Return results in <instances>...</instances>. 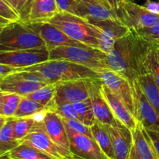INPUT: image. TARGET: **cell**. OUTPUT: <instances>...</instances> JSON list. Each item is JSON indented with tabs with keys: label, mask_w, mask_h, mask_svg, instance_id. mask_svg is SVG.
I'll use <instances>...</instances> for the list:
<instances>
[{
	"label": "cell",
	"mask_w": 159,
	"mask_h": 159,
	"mask_svg": "<svg viewBox=\"0 0 159 159\" xmlns=\"http://www.w3.org/2000/svg\"><path fill=\"white\" fill-rule=\"evenodd\" d=\"M153 50V44L130 29L107 54V63L110 69L127 78L132 84L140 75L147 73L146 61Z\"/></svg>",
	"instance_id": "1"
},
{
	"label": "cell",
	"mask_w": 159,
	"mask_h": 159,
	"mask_svg": "<svg viewBox=\"0 0 159 159\" xmlns=\"http://www.w3.org/2000/svg\"><path fill=\"white\" fill-rule=\"evenodd\" d=\"M16 71L36 73L48 84L74 79H99L97 73L91 68L65 60H48L34 66L16 68Z\"/></svg>",
	"instance_id": "2"
},
{
	"label": "cell",
	"mask_w": 159,
	"mask_h": 159,
	"mask_svg": "<svg viewBox=\"0 0 159 159\" xmlns=\"http://www.w3.org/2000/svg\"><path fill=\"white\" fill-rule=\"evenodd\" d=\"M49 22L71 38L86 46L99 49L100 30L83 17L59 12Z\"/></svg>",
	"instance_id": "3"
},
{
	"label": "cell",
	"mask_w": 159,
	"mask_h": 159,
	"mask_svg": "<svg viewBox=\"0 0 159 159\" xmlns=\"http://www.w3.org/2000/svg\"><path fill=\"white\" fill-rule=\"evenodd\" d=\"M42 47H46L44 40L21 20L0 28V51H18Z\"/></svg>",
	"instance_id": "4"
},
{
	"label": "cell",
	"mask_w": 159,
	"mask_h": 159,
	"mask_svg": "<svg viewBox=\"0 0 159 159\" xmlns=\"http://www.w3.org/2000/svg\"><path fill=\"white\" fill-rule=\"evenodd\" d=\"M49 60H65L83 65L93 71L110 68L107 54L89 46H60L50 50Z\"/></svg>",
	"instance_id": "5"
},
{
	"label": "cell",
	"mask_w": 159,
	"mask_h": 159,
	"mask_svg": "<svg viewBox=\"0 0 159 159\" xmlns=\"http://www.w3.org/2000/svg\"><path fill=\"white\" fill-rule=\"evenodd\" d=\"M47 84L36 73L16 71L0 80V91L26 96Z\"/></svg>",
	"instance_id": "6"
},
{
	"label": "cell",
	"mask_w": 159,
	"mask_h": 159,
	"mask_svg": "<svg viewBox=\"0 0 159 159\" xmlns=\"http://www.w3.org/2000/svg\"><path fill=\"white\" fill-rule=\"evenodd\" d=\"M120 20L130 29H141L159 23V14L148 10L133 1L120 5L117 12Z\"/></svg>",
	"instance_id": "7"
},
{
	"label": "cell",
	"mask_w": 159,
	"mask_h": 159,
	"mask_svg": "<svg viewBox=\"0 0 159 159\" xmlns=\"http://www.w3.org/2000/svg\"><path fill=\"white\" fill-rule=\"evenodd\" d=\"M95 71L101 82L126 104L134 116L133 89L130 81L110 68H101Z\"/></svg>",
	"instance_id": "8"
},
{
	"label": "cell",
	"mask_w": 159,
	"mask_h": 159,
	"mask_svg": "<svg viewBox=\"0 0 159 159\" xmlns=\"http://www.w3.org/2000/svg\"><path fill=\"white\" fill-rule=\"evenodd\" d=\"M49 59L50 51L47 47L0 51V64L10 65L16 68L34 66Z\"/></svg>",
	"instance_id": "9"
},
{
	"label": "cell",
	"mask_w": 159,
	"mask_h": 159,
	"mask_svg": "<svg viewBox=\"0 0 159 159\" xmlns=\"http://www.w3.org/2000/svg\"><path fill=\"white\" fill-rule=\"evenodd\" d=\"M89 79H74L57 83V89L54 99L48 110L62 102L71 103L81 102L89 98Z\"/></svg>",
	"instance_id": "10"
},
{
	"label": "cell",
	"mask_w": 159,
	"mask_h": 159,
	"mask_svg": "<svg viewBox=\"0 0 159 159\" xmlns=\"http://www.w3.org/2000/svg\"><path fill=\"white\" fill-rule=\"evenodd\" d=\"M134 103V116L147 130L159 131V114L143 93L138 81L131 84Z\"/></svg>",
	"instance_id": "11"
},
{
	"label": "cell",
	"mask_w": 159,
	"mask_h": 159,
	"mask_svg": "<svg viewBox=\"0 0 159 159\" xmlns=\"http://www.w3.org/2000/svg\"><path fill=\"white\" fill-rule=\"evenodd\" d=\"M102 82L99 79H89V98L95 117L105 125L124 126L116 118L102 90Z\"/></svg>",
	"instance_id": "12"
},
{
	"label": "cell",
	"mask_w": 159,
	"mask_h": 159,
	"mask_svg": "<svg viewBox=\"0 0 159 159\" xmlns=\"http://www.w3.org/2000/svg\"><path fill=\"white\" fill-rule=\"evenodd\" d=\"M25 23L40 36V37L44 40L46 47L49 51L60 46H86L84 43L68 37L50 22Z\"/></svg>",
	"instance_id": "13"
},
{
	"label": "cell",
	"mask_w": 159,
	"mask_h": 159,
	"mask_svg": "<svg viewBox=\"0 0 159 159\" xmlns=\"http://www.w3.org/2000/svg\"><path fill=\"white\" fill-rule=\"evenodd\" d=\"M34 146L55 159H67L71 155L52 141L43 128V123H37L33 130L20 141Z\"/></svg>",
	"instance_id": "14"
},
{
	"label": "cell",
	"mask_w": 159,
	"mask_h": 159,
	"mask_svg": "<svg viewBox=\"0 0 159 159\" xmlns=\"http://www.w3.org/2000/svg\"><path fill=\"white\" fill-rule=\"evenodd\" d=\"M70 142V150L75 155L85 159H109L93 138L77 133L65 127Z\"/></svg>",
	"instance_id": "15"
},
{
	"label": "cell",
	"mask_w": 159,
	"mask_h": 159,
	"mask_svg": "<svg viewBox=\"0 0 159 159\" xmlns=\"http://www.w3.org/2000/svg\"><path fill=\"white\" fill-rule=\"evenodd\" d=\"M60 12L55 0H28L20 13L23 23L49 22Z\"/></svg>",
	"instance_id": "16"
},
{
	"label": "cell",
	"mask_w": 159,
	"mask_h": 159,
	"mask_svg": "<svg viewBox=\"0 0 159 159\" xmlns=\"http://www.w3.org/2000/svg\"><path fill=\"white\" fill-rule=\"evenodd\" d=\"M77 2V15L91 23L120 20L117 12L97 0H78Z\"/></svg>",
	"instance_id": "17"
},
{
	"label": "cell",
	"mask_w": 159,
	"mask_h": 159,
	"mask_svg": "<svg viewBox=\"0 0 159 159\" xmlns=\"http://www.w3.org/2000/svg\"><path fill=\"white\" fill-rule=\"evenodd\" d=\"M93 24L96 25L100 30L99 50L106 54H108L111 51L118 39L124 37L130 30L120 20L96 22Z\"/></svg>",
	"instance_id": "18"
},
{
	"label": "cell",
	"mask_w": 159,
	"mask_h": 159,
	"mask_svg": "<svg viewBox=\"0 0 159 159\" xmlns=\"http://www.w3.org/2000/svg\"><path fill=\"white\" fill-rule=\"evenodd\" d=\"M43 126L52 141L66 153L71 155L69 139L62 116L55 112L48 110L43 120Z\"/></svg>",
	"instance_id": "19"
},
{
	"label": "cell",
	"mask_w": 159,
	"mask_h": 159,
	"mask_svg": "<svg viewBox=\"0 0 159 159\" xmlns=\"http://www.w3.org/2000/svg\"><path fill=\"white\" fill-rule=\"evenodd\" d=\"M102 90L112 112L116 119L131 132L134 130L138 127V122L126 104L111 90L109 89L103 83L102 85Z\"/></svg>",
	"instance_id": "20"
},
{
	"label": "cell",
	"mask_w": 159,
	"mask_h": 159,
	"mask_svg": "<svg viewBox=\"0 0 159 159\" xmlns=\"http://www.w3.org/2000/svg\"><path fill=\"white\" fill-rule=\"evenodd\" d=\"M114 151L115 159H130L133 148L132 132L125 126L107 125Z\"/></svg>",
	"instance_id": "21"
},
{
	"label": "cell",
	"mask_w": 159,
	"mask_h": 159,
	"mask_svg": "<svg viewBox=\"0 0 159 159\" xmlns=\"http://www.w3.org/2000/svg\"><path fill=\"white\" fill-rule=\"evenodd\" d=\"M133 144L138 156L141 159H159L153 143L145 128L138 124L132 131Z\"/></svg>",
	"instance_id": "22"
},
{
	"label": "cell",
	"mask_w": 159,
	"mask_h": 159,
	"mask_svg": "<svg viewBox=\"0 0 159 159\" xmlns=\"http://www.w3.org/2000/svg\"><path fill=\"white\" fill-rule=\"evenodd\" d=\"M91 130L95 141H96L106 156L109 159H115L111 135L109 131L107 125L101 124L97 121L96 124L92 126Z\"/></svg>",
	"instance_id": "23"
},
{
	"label": "cell",
	"mask_w": 159,
	"mask_h": 159,
	"mask_svg": "<svg viewBox=\"0 0 159 159\" xmlns=\"http://www.w3.org/2000/svg\"><path fill=\"white\" fill-rule=\"evenodd\" d=\"M16 118L6 117L4 124L0 126V156L6 155L19 145L20 142L14 138V124Z\"/></svg>",
	"instance_id": "24"
},
{
	"label": "cell",
	"mask_w": 159,
	"mask_h": 159,
	"mask_svg": "<svg viewBox=\"0 0 159 159\" xmlns=\"http://www.w3.org/2000/svg\"><path fill=\"white\" fill-rule=\"evenodd\" d=\"M138 82L148 100L159 114V87L150 73L147 72L138 77Z\"/></svg>",
	"instance_id": "25"
},
{
	"label": "cell",
	"mask_w": 159,
	"mask_h": 159,
	"mask_svg": "<svg viewBox=\"0 0 159 159\" xmlns=\"http://www.w3.org/2000/svg\"><path fill=\"white\" fill-rule=\"evenodd\" d=\"M6 155L12 159H55L34 146L24 142H21Z\"/></svg>",
	"instance_id": "26"
},
{
	"label": "cell",
	"mask_w": 159,
	"mask_h": 159,
	"mask_svg": "<svg viewBox=\"0 0 159 159\" xmlns=\"http://www.w3.org/2000/svg\"><path fill=\"white\" fill-rule=\"evenodd\" d=\"M23 97L16 93L0 91V116H14Z\"/></svg>",
	"instance_id": "27"
},
{
	"label": "cell",
	"mask_w": 159,
	"mask_h": 159,
	"mask_svg": "<svg viewBox=\"0 0 159 159\" xmlns=\"http://www.w3.org/2000/svg\"><path fill=\"white\" fill-rule=\"evenodd\" d=\"M56 89H57V83L47 84L44 86L30 93L25 97L30 98V99L39 102L43 107H46V109L48 110V107L51 105L54 99Z\"/></svg>",
	"instance_id": "28"
},
{
	"label": "cell",
	"mask_w": 159,
	"mask_h": 159,
	"mask_svg": "<svg viewBox=\"0 0 159 159\" xmlns=\"http://www.w3.org/2000/svg\"><path fill=\"white\" fill-rule=\"evenodd\" d=\"M44 110H47V109L43 105L30 99V98L23 96L22 98L21 102L19 105L16 112L14 115V117L20 118L32 116L35 113Z\"/></svg>",
	"instance_id": "29"
},
{
	"label": "cell",
	"mask_w": 159,
	"mask_h": 159,
	"mask_svg": "<svg viewBox=\"0 0 159 159\" xmlns=\"http://www.w3.org/2000/svg\"><path fill=\"white\" fill-rule=\"evenodd\" d=\"M73 104H74L75 108L79 114L80 120L83 124L91 127L93 124L97 122L96 117H95L94 113H93L90 98Z\"/></svg>",
	"instance_id": "30"
},
{
	"label": "cell",
	"mask_w": 159,
	"mask_h": 159,
	"mask_svg": "<svg viewBox=\"0 0 159 159\" xmlns=\"http://www.w3.org/2000/svg\"><path fill=\"white\" fill-rule=\"evenodd\" d=\"M20 20V12L6 1L0 0V28Z\"/></svg>",
	"instance_id": "31"
},
{
	"label": "cell",
	"mask_w": 159,
	"mask_h": 159,
	"mask_svg": "<svg viewBox=\"0 0 159 159\" xmlns=\"http://www.w3.org/2000/svg\"><path fill=\"white\" fill-rule=\"evenodd\" d=\"M36 124L32 116L16 118L14 124V138L20 142L33 130Z\"/></svg>",
	"instance_id": "32"
},
{
	"label": "cell",
	"mask_w": 159,
	"mask_h": 159,
	"mask_svg": "<svg viewBox=\"0 0 159 159\" xmlns=\"http://www.w3.org/2000/svg\"><path fill=\"white\" fill-rule=\"evenodd\" d=\"M50 111H53L57 113L63 118L66 119H74L80 120L79 114L75 108L74 104L69 102H62L57 106H54Z\"/></svg>",
	"instance_id": "33"
},
{
	"label": "cell",
	"mask_w": 159,
	"mask_h": 159,
	"mask_svg": "<svg viewBox=\"0 0 159 159\" xmlns=\"http://www.w3.org/2000/svg\"><path fill=\"white\" fill-rule=\"evenodd\" d=\"M135 30L143 38L145 39L147 41L153 44L154 46L159 45V23L153 25V26H148V27Z\"/></svg>",
	"instance_id": "34"
},
{
	"label": "cell",
	"mask_w": 159,
	"mask_h": 159,
	"mask_svg": "<svg viewBox=\"0 0 159 159\" xmlns=\"http://www.w3.org/2000/svg\"><path fill=\"white\" fill-rule=\"evenodd\" d=\"M62 120H63V123L66 127L71 129L77 133L83 134L88 135L91 138H93V134H92L91 127L85 125L81 120L74 119H66V118L63 117H62Z\"/></svg>",
	"instance_id": "35"
},
{
	"label": "cell",
	"mask_w": 159,
	"mask_h": 159,
	"mask_svg": "<svg viewBox=\"0 0 159 159\" xmlns=\"http://www.w3.org/2000/svg\"><path fill=\"white\" fill-rule=\"evenodd\" d=\"M146 70L147 72L150 73L153 76L154 79L159 87V63L154 50L149 54L146 61Z\"/></svg>",
	"instance_id": "36"
},
{
	"label": "cell",
	"mask_w": 159,
	"mask_h": 159,
	"mask_svg": "<svg viewBox=\"0 0 159 159\" xmlns=\"http://www.w3.org/2000/svg\"><path fill=\"white\" fill-rule=\"evenodd\" d=\"M59 11L77 15V0H55Z\"/></svg>",
	"instance_id": "37"
},
{
	"label": "cell",
	"mask_w": 159,
	"mask_h": 159,
	"mask_svg": "<svg viewBox=\"0 0 159 159\" xmlns=\"http://www.w3.org/2000/svg\"><path fill=\"white\" fill-rule=\"evenodd\" d=\"M147 133L148 134L149 137H150L151 140H152V143H153L155 148L156 150L157 155H158L159 158V131L157 130H147L145 129Z\"/></svg>",
	"instance_id": "38"
},
{
	"label": "cell",
	"mask_w": 159,
	"mask_h": 159,
	"mask_svg": "<svg viewBox=\"0 0 159 159\" xmlns=\"http://www.w3.org/2000/svg\"><path fill=\"white\" fill-rule=\"evenodd\" d=\"M14 72H16V68L5 64H0V80Z\"/></svg>",
	"instance_id": "39"
},
{
	"label": "cell",
	"mask_w": 159,
	"mask_h": 159,
	"mask_svg": "<svg viewBox=\"0 0 159 159\" xmlns=\"http://www.w3.org/2000/svg\"><path fill=\"white\" fill-rule=\"evenodd\" d=\"M4 1H6V2L11 5L20 14L22 11H23V9H24L28 0H4Z\"/></svg>",
	"instance_id": "40"
},
{
	"label": "cell",
	"mask_w": 159,
	"mask_h": 159,
	"mask_svg": "<svg viewBox=\"0 0 159 159\" xmlns=\"http://www.w3.org/2000/svg\"><path fill=\"white\" fill-rule=\"evenodd\" d=\"M144 6L150 12L155 14H159V2H155L153 0H146Z\"/></svg>",
	"instance_id": "41"
},
{
	"label": "cell",
	"mask_w": 159,
	"mask_h": 159,
	"mask_svg": "<svg viewBox=\"0 0 159 159\" xmlns=\"http://www.w3.org/2000/svg\"><path fill=\"white\" fill-rule=\"evenodd\" d=\"M108 1L109 5L110 6V7L115 11V12H117L118 9H119V4H118V0H107Z\"/></svg>",
	"instance_id": "42"
},
{
	"label": "cell",
	"mask_w": 159,
	"mask_h": 159,
	"mask_svg": "<svg viewBox=\"0 0 159 159\" xmlns=\"http://www.w3.org/2000/svg\"><path fill=\"white\" fill-rule=\"evenodd\" d=\"M130 159H141L139 156H138V154H137L136 151H135L134 148V144H133V148H132L131 149V152H130Z\"/></svg>",
	"instance_id": "43"
},
{
	"label": "cell",
	"mask_w": 159,
	"mask_h": 159,
	"mask_svg": "<svg viewBox=\"0 0 159 159\" xmlns=\"http://www.w3.org/2000/svg\"><path fill=\"white\" fill-rule=\"evenodd\" d=\"M154 51H155V56H156L157 60H158L159 63V45H155V46H154Z\"/></svg>",
	"instance_id": "44"
},
{
	"label": "cell",
	"mask_w": 159,
	"mask_h": 159,
	"mask_svg": "<svg viewBox=\"0 0 159 159\" xmlns=\"http://www.w3.org/2000/svg\"><path fill=\"white\" fill-rule=\"evenodd\" d=\"M67 159H85V158H82V157H79V156H78V155H75V154H71V156H69L68 157V158Z\"/></svg>",
	"instance_id": "45"
},
{
	"label": "cell",
	"mask_w": 159,
	"mask_h": 159,
	"mask_svg": "<svg viewBox=\"0 0 159 159\" xmlns=\"http://www.w3.org/2000/svg\"><path fill=\"white\" fill-rule=\"evenodd\" d=\"M78 1V0H77ZM97 1H99V2H102V3H103V4H105V5H107V6H109V7H110V5H109V3H108V1H107V0H97ZM111 8V7H110ZM112 9V8H111Z\"/></svg>",
	"instance_id": "46"
},
{
	"label": "cell",
	"mask_w": 159,
	"mask_h": 159,
	"mask_svg": "<svg viewBox=\"0 0 159 159\" xmlns=\"http://www.w3.org/2000/svg\"><path fill=\"white\" fill-rule=\"evenodd\" d=\"M131 1H133V0H118V4H119V6H120V5H121L122 3L127 2H131Z\"/></svg>",
	"instance_id": "47"
},
{
	"label": "cell",
	"mask_w": 159,
	"mask_h": 159,
	"mask_svg": "<svg viewBox=\"0 0 159 159\" xmlns=\"http://www.w3.org/2000/svg\"><path fill=\"white\" fill-rule=\"evenodd\" d=\"M0 159H12V158H9L7 155H3L0 156Z\"/></svg>",
	"instance_id": "48"
}]
</instances>
